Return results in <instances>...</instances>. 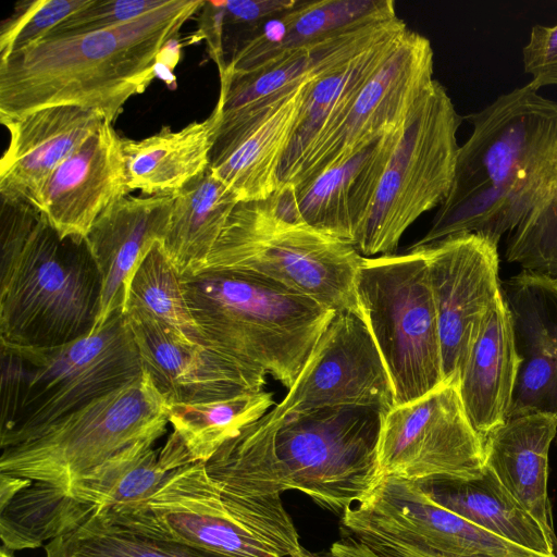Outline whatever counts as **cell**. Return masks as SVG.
I'll list each match as a JSON object with an SVG mask.
<instances>
[{
    "label": "cell",
    "instance_id": "6da1fadb",
    "mask_svg": "<svg viewBox=\"0 0 557 557\" xmlns=\"http://www.w3.org/2000/svg\"><path fill=\"white\" fill-rule=\"evenodd\" d=\"M463 121L472 133L450 191L413 246L465 233L498 244L508 232L506 260L557 281V101L528 83Z\"/></svg>",
    "mask_w": 557,
    "mask_h": 557
},
{
    "label": "cell",
    "instance_id": "7a4b0ae2",
    "mask_svg": "<svg viewBox=\"0 0 557 557\" xmlns=\"http://www.w3.org/2000/svg\"><path fill=\"white\" fill-rule=\"evenodd\" d=\"M205 0H169L121 26L46 38L0 60V122L35 110L73 106L113 123L157 75L165 46Z\"/></svg>",
    "mask_w": 557,
    "mask_h": 557
},
{
    "label": "cell",
    "instance_id": "3957f363",
    "mask_svg": "<svg viewBox=\"0 0 557 557\" xmlns=\"http://www.w3.org/2000/svg\"><path fill=\"white\" fill-rule=\"evenodd\" d=\"M100 295L86 238L62 237L33 206L1 199L0 343L55 347L88 336Z\"/></svg>",
    "mask_w": 557,
    "mask_h": 557
},
{
    "label": "cell",
    "instance_id": "277c9868",
    "mask_svg": "<svg viewBox=\"0 0 557 557\" xmlns=\"http://www.w3.org/2000/svg\"><path fill=\"white\" fill-rule=\"evenodd\" d=\"M205 345L287 389L335 311L267 278L227 270L181 276Z\"/></svg>",
    "mask_w": 557,
    "mask_h": 557
},
{
    "label": "cell",
    "instance_id": "5b68a950",
    "mask_svg": "<svg viewBox=\"0 0 557 557\" xmlns=\"http://www.w3.org/2000/svg\"><path fill=\"white\" fill-rule=\"evenodd\" d=\"M0 448L139 377L143 364L124 309L97 332L55 347L0 343Z\"/></svg>",
    "mask_w": 557,
    "mask_h": 557
},
{
    "label": "cell",
    "instance_id": "8992f818",
    "mask_svg": "<svg viewBox=\"0 0 557 557\" xmlns=\"http://www.w3.org/2000/svg\"><path fill=\"white\" fill-rule=\"evenodd\" d=\"M362 260L354 245L307 224L284 186L267 199L238 202L198 272L257 275L361 317L356 278Z\"/></svg>",
    "mask_w": 557,
    "mask_h": 557
},
{
    "label": "cell",
    "instance_id": "52a82bcc",
    "mask_svg": "<svg viewBox=\"0 0 557 557\" xmlns=\"http://www.w3.org/2000/svg\"><path fill=\"white\" fill-rule=\"evenodd\" d=\"M169 404L146 371L24 442L1 448L0 474L69 494L71 483L123 449L166 431Z\"/></svg>",
    "mask_w": 557,
    "mask_h": 557
},
{
    "label": "cell",
    "instance_id": "ba28073f",
    "mask_svg": "<svg viewBox=\"0 0 557 557\" xmlns=\"http://www.w3.org/2000/svg\"><path fill=\"white\" fill-rule=\"evenodd\" d=\"M385 413L367 407H331L258 419L269 433L287 491L306 494L342 517L382 481L377 441Z\"/></svg>",
    "mask_w": 557,
    "mask_h": 557
},
{
    "label": "cell",
    "instance_id": "9c48e42d",
    "mask_svg": "<svg viewBox=\"0 0 557 557\" xmlns=\"http://www.w3.org/2000/svg\"><path fill=\"white\" fill-rule=\"evenodd\" d=\"M356 295L389 375L395 405L445 383L436 309L420 248L363 257Z\"/></svg>",
    "mask_w": 557,
    "mask_h": 557
},
{
    "label": "cell",
    "instance_id": "30bf717a",
    "mask_svg": "<svg viewBox=\"0 0 557 557\" xmlns=\"http://www.w3.org/2000/svg\"><path fill=\"white\" fill-rule=\"evenodd\" d=\"M461 116L433 81L410 113L380 181L355 248L363 257L394 253L406 230L447 198L455 177Z\"/></svg>",
    "mask_w": 557,
    "mask_h": 557
},
{
    "label": "cell",
    "instance_id": "8fae6325",
    "mask_svg": "<svg viewBox=\"0 0 557 557\" xmlns=\"http://www.w3.org/2000/svg\"><path fill=\"white\" fill-rule=\"evenodd\" d=\"M341 534L380 557L545 556L495 535L433 502L416 482L384 478L339 517Z\"/></svg>",
    "mask_w": 557,
    "mask_h": 557
},
{
    "label": "cell",
    "instance_id": "7c38bea8",
    "mask_svg": "<svg viewBox=\"0 0 557 557\" xmlns=\"http://www.w3.org/2000/svg\"><path fill=\"white\" fill-rule=\"evenodd\" d=\"M95 512L151 539L231 557H285L230 511L203 461L171 470L145 500Z\"/></svg>",
    "mask_w": 557,
    "mask_h": 557
},
{
    "label": "cell",
    "instance_id": "4fadbf2b",
    "mask_svg": "<svg viewBox=\"0 0 557 557\" xmlns=\"http://www.w3.org/2000/svg\"><path fill=\"white\" fill-rule=\"evenodd\" d=\"M377 462L382 479L419 482L481 474L484 442L465 411L457 384L445 382L387 411L379 434Z\"/></svg>",
    "mask_w": 557,
    "mask_h": 557
},
{
    "label": "cell",
    "instance_id": "5bb4252c",
    "mask_svg": "<svg viewBox=\"0 0 557 557\" xmlns=\"http://www.w3.org/2000/svg\"><path fill=\"white\" fill-rule=\"evenodd\" d=\"M408 30L395 14L329 38L308 89L298 128L278 171V188L295 186L308 163L344 122L364 85Z\"/></svg>",
    "mask_w": 557,
    "mask_h": 557
},
{
    "label": "cell",
    "instance_id": "9a60e30c",
    "mask_svg": "<svg viewBox=\"0 0 557 557\" xmlns=\"http://www.w3.org/2000/svg\"><path fill=\"white\" fill-rule=\"evenodd\" d=\"M497 245L465 233L420 248L436 309L444 381L458 384L460 371L494 306L502 297Z\"/></svg>",
    "mask_w": 557,
    "mask_h": 557
},
{
    "label": "cell",
    "instance_id": "2e32d148",
    "mask_svg": "<svg viewBox=\"0 0 557 557\" xmlns=\"http://www.w3.org/2000/svg\"><path fill=\"white\" fill-rule=\"evenodd\" d=\"M395 406L392 382L363 319L335 312L285 398L270 409L290 414L331 407Z\"/></svg>",
    "mask_w": 557,
    "mask_h": 557
},
{
    "label": "cell",
    "instance_id": "e0dca14e",
    "mask_svg": "<svg viewBox=\"0 0 557 557\" xmlns=\"http://www.w3.org/2000/svg\"><path fill=\"white\" fill-rule=\"evenodd\" d=\"M430 40L409 29L364 85L344 122L299 175V188L337 168L385 133L403 125L432 85Z\"/></svg>",
    "mask_w": 557,
    "mask_h": 557
},
{
    "label": "cell",
    "instance_id": "ac0fdd59",
    "mask_svg": "<svg viewBox=\"0 0 557 557\" xmlns=\"http://www.w3.org/2000/svg\"><path fill=\"white\" fill-rule=\"evenodd\" d=\"M143 370L169 405L202 403L264 389L267 375L194 343L159 320L125 312Z\"/></svg>",
    "mask_w": 557,
    "mask_h": 557
},
{
    "label": "cell",
    "instance_id": "d6986e66",
    "mask_svg": "<svg viewBox=\"0 0 557 557\" xmlns=\"http://www.w3.org/2000/svg\"><path fill=\"white\" fill-rule=\"evenodd\" d=\"M128 191L122 138L106 120L51 174L33 207L62 237L86 238L98 218Z\"/></svg>",
    "mask_w": 557,
    "mask_h": 557
},
{
    "label": "cell",
    "instance_id": "ffe728a7",
    "mask_svg": "<svg viewBox=\"0 0 557 557\" xmlns=\"http://www.w3.org/2000/svg\"><path fill=\"white\" fill-rule=\"evenodd\" d=\"M326 42L321 41L318 65L305 82L258 115L218 133L209 169L239 202L267 199L278 189V171Z\"/></svg>",
    "mask_w": 557,
    "mask_h": 557
},
{
    "label": "cell",
    "instance_id": "44dd1931",
    "mask_svg": "<svg viewBox=\"0 0 557 557\" xmlns=\"http://www.w3.org/2000/svg\"><path fill=\"white\" fill-rule=\"evenodd\" d=\"M502 292L520 359L507 419L557 416V282L522 270Z\"/></svg>",
    "mask_w": 557,
    "mask_h": 557
},
{
    "label": "cell",
    "instance_id": "7402d4cb",
    "mask_svg": "<svg viewBox=\"0 0 557 557\" xmlns=\"http://www.w3.org/2000/svg\"><path fill=\"white\" fill-rule=\"evenodd\" d=\"M106 121L73 106L35 110L1 123L10 134L0 161V198L34 205L51 174Z\"/></svg>",
    "mask_w": 557,
    "mask_h": 557
},
{
    "label": "cell",
    "instance_id": "603a6c76",
    "mask_svg": "<svg viewBox=\"0 0 557 557\" xmlns=\"http://www.w3.org/2000/svg\"><path fill=\"white\" fill-rule=\"evenodd\" d=\"M173 195L126 196L108 208L86 242L101 276L100 310L95 332L125 308L128 287L151 246L166 234Z\"/></svg>",
    "mask_w": 557,
    "mask_h": 557
},
{
    "label": "cell",
    "instance_id": "cb8c5ba5",
    "mask_svg": "<svg viewBox=\"0 0 557 557\" xmlns=\"http://www.w3.org/2000/svg\"><path fill=\"white\" fill-rule=\"evenodd\" d=\"M393 151L391 139L379 138L307 185L292 187L299 216L315 230L355 246Z\"/></svg>",
    "mask_w": 557,
    "mask_h": 557
},
{
    "label": "cell",
    "instance_id": "d4e9b609",
    "mask_svg": "<svg viewBox=\"0 0 557 557\" xmlns=\"http://www.w3.org/2000/svg\"><path fill=\"white\" fill-rule=\"evenodd\" d=\"M394 14L397 13L392 0L298 1L242 40L222 74L248 72L286 51L309 47Z\"/></svg>",
    "mask_w": 557,
    "mask_h": 557
},
{
    "label": "cell",
    "instance_id": "484cf974",
    "mask_svg": "<svg viewBox=\"0 0 557 557\" xmlns=\"http://www.w3.org/2000/svg\"><path fill=\"white\" fill-rule=\"evenodd\" d=\"M557 416L527 414L507 419L484 442L485 467L542 527L557 550L548 496V455Z\"/></svg>",
    "mask_w": 557,
    "mask_h": 557
},
{
    "label": "cell",
    "instance_id": "4316f807",
    "mask_svg": "<svg viewBox=\"0 0 557 557\" xmlns=\"http://www.w3.org/2000/svg\"><path fill=\"white\" fill-rule=\"evenodd\" d=\"M519 364L502 295L490 310L457 384L465 411L483 442L507 421Z\"/></svg>",
    "mask_w": 557,
    "mask_h": 557
},
{
    "label": "cell",
    "instance_id": "83f0119b",
    "mask_svg": "<svg viewBox=\"0 0 557 557\" xmlns=\"http://www.w3.org/2000/svg\"><path fill=\"white\" fill-rule=\"evenodd\" d=\"M214 107L202 122H191L178 131L163 126L140 140L122 139L129 190L144 195H173L203 173L220 127Z\"/></svg>",
    "mask_w": 557,
    "mask_h": 557
},
{
    "label": "cell",
    "instance_id": "f1b7e54d",
    "mask_svg": "<svg viewBox=\"0 0 557 557\" xmlns=\"http://www.w3.org/2000/svg\"><path fill=\"white\" fill-rule=\"evenodd\" d=\"M416 483L433 502L470 523L539 554L557 556L542 527L485 466L473 478L440 476Z\"/></svg>",
    "mask_w": 557,
    "mask_h": 557
},
{
    "label": "cell",
    "instance_id": "f546056e",
    "mask_svg": "<svg viewBox=\"0 0 557 557\" xmlns=\"http://www.w3.org/2000/svg\"><path fill=\"white\" fill-rule=\"evenodd\" d=\"M153 442H138L76 478L69 495L94 511L114 510L145 500L168 473L193 462L181 441L172 433L157 453Z\"/></svg>",
    "mask_w": 557,
    "mask_h": 557
},
{
    "label": "cell",
    "instance_id": "4dcf8cb0",
    "mask_svg": "<svg viewBox=\"0 0 557 557\" xmlns=\"http://www.w3.org/2000/svg\"><path fill=\"white\" fill-rule=\"evenodd\" d=\"M238 202L209 168L173 194L168 231L160 243L181 276L201 269Z\"/></svg>",
    "mask_w": 557,
    "mask_h": 557
},
{
    "label": "cell",
    "instance_id": "1f68e13d",
    "mask_svg": "<svg viewBox=\"0 0 557 557\" xmlns=\"http://www.w3.org/2000/svg\"><path fill=\"white\" fill-rule=\"evenodd\" d=\"M320 46L286 51L248 72L220 76L218 133L258 115L305 82L318 65Z\"/></svg>",
    "mask_w": 557,
    "mask_h": 557
},
{
    "label": "cell",
    "instance_id": "d6a6232c",
    "mask_svg": "<svg viewBox=\"0 0 557 557\" xmlns=\"http://www.w3.org/2000/svg\"><path fill=\"white\" fill-rule=\"evenodd\" d=\"M271 392H246L220 399L169 405V423L193 461H208L245 425L274 407Z\"/></svg>",
    "mask_w": 557,
    "mask_h": 557
},
{
    "label": "cell",
    "instance_id": "836d02e7",
    "mask_svg": "<svg viewBox=\"0 0 557 557\" xmlns=\"http://www.w3.org/2000/svg\"><path fill=\"white\" fill-rule=\"evenodd\" d=\"M46 557H231L184 544L157 540L116 525L97 512L51 540Z\"/></svg>",
    "mask_w": 557,
    "mask_h": 557
},
{
    "label": "cell",
    "instance_id": "e575fe53",
    "mask_svg": "<svg viewBox=\"0 0 557 557\" xmlns=\"http://www.w3.org/2000/svg\"><path fill=\"white\" fill-rule=\"evenodd\" d=\"M137 311L169 325L187 339L205 345L185 298L181 275L156 242L132 277L124 312Z\"/></svg>",
    "mask_w": 557,
    "mask_h": 557
},
{
    "label": "cell",
    "instance_id": "d590c367",
    "mask_svg": "<svg viewBox=\"0 0 557 557\" xmlns=\"http://www.w3.org/2000/svg\"><path fill=\"white\" fill-rule=\"evenodd\" d=\"M296 0H205L199 35L222 73L237 45L268 20L294 8Z\"/></svg>",
    "mask_w": 557,
    "mask_h": 557
},
{
    "label": "cell",
    "instance_id": "8d00e7d4",
    "mask_svg": "<svg viewBox=\"0 0 557 557\" xmlns=\"http://www.w3.org/2000/svg\"><path fill=\"white\" fill-rule=\"evenodd\" d=\"M89 0H34L16 3L14 13L1 25L0 60L45 39L69 15Z\"/></svg>",
    "mask_w": 557,
    "mask_h": 557
},
{
    "label": "cell",
    "instance_id": "74e56055",
    "mask_svg": "<svg viewBox=\"0 0 557 557\" xmlns=\"http://www.w3.org/2000/svg\"><path fill=\"white\" fill-rule=\"evenodd\" d=\"M168 1L89 0L86 5L59 23L46 38L75 36L111 29L161 8Z\"/></svg>",
    "mask_w": 557,
    "mask_h": 557
},
{
    "label": "cell",
    "instance_id": "f35d334b",
    "mask_svg": "<svg viewBox=\"0 0 557 557\" xmlns=\"http://www.w3.org/2000/svg\"><path fill=\"white\" fill-rule=\"evenodd\" d=\"M522 64L524 73L531 76L529 83L536 89L557 86V23L531 28L522 47Z\"/></svg>",
    "mask_w": 557,
    "mask_h": 557
},
{
    "label": "cell",
    "instance_id": "ab89813d",
    "mask_svg": "<svg viewBox=\"0 0 557 557\" xmlns=\"http://www.w3.org/2000/svg\"><path fill=\"white\" fill-rule=\"evenodd\" d=\"M294 557H380L361 542L342 535L327 549L311 552L302 549Z\"/></svg>",
    "mask_w": 557,
    "mask_h": 557
},
{
    "label": "cell",
    "instance_id": "60d3db41",
    "mask_svg": "<svg viewBox=\"0 0 557 557\" xmlns=\"http://www.w3.org/2000/svg\"><path fill=\"white\" fill-rule=\"evenodd\" d=\"M0 557H13L9 549L1 546Z\"/></svg>",
    "mask_w": 557,
    "mask_h": 557
},
{
    "label": "cell",
    "instance_id": "b9f144b4",
    "mask_svg": "<svg viewBox=\"0 0 557 557\" xmlns=\"http://www.w3.org/2000/svg\"><path fill=\"white\" fill-rule=\"evenodd\" d=\"M473 557H492V556H473Z\"/></svg>",
    "mask_w": 557,
    "mask_h": 557
}]
</instances>
